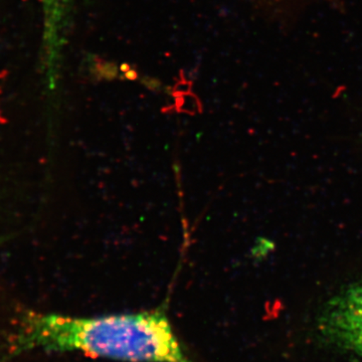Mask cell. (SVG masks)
I'll return each instance as SVG.
<instances>
[{
    "label": "cell",
    "mask_w": 362,
    "mask_h": 362,
    "mask_svg": "<svg viewBox=\"0 0 362 362\" xmlns=\"http://www.w3.org/2000/svg\"><path fill=\"white\" fill-rule=\"evenodd\" d=\"M78 352L120 362H195L162 311L71 317L30 313L9 354Z\"/></svg>",
    "instance_id": "cell-1"
},
{
    "label": "cell",
    "mask_w": 362,
    "mask_h": 362,
    "mask_svg": "<svg viewBox=\"0 0 362 362\" xmlns=\"http://www.w3.org/2000/svg\"><path fill=\"white\" fill-rule=\"evenodd\" d=\"M314 324L324 345L362 359V282L347 286L331 297Z\"/></svg>",
    "instance_id": "cell-2"
},
{
    "label": "cell",
    "mask_w": 362,
    "mask_h": 362,
    "mask_svg": "<svg viewBox=\"0 0 362 362\" xmlns=\"http://www.w3.org/2000/svg\"><path fill=\"white\" fill-rule=\"evenodd\" d=\"M45 16V42L47 44V61H52L58 44L59 21L63 11V0H39Z\"/></svg>",
    "instance_id": "cell-3"
}]
</instances>
